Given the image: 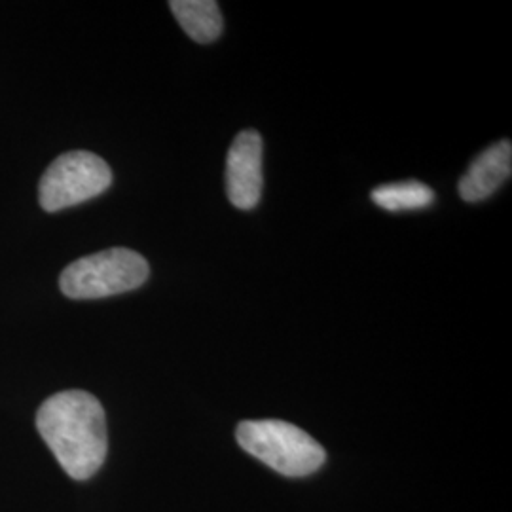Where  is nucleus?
<instances>
[{
    "label": "nucleus",
    "mask_w": 512,
    "mask_h": 512,
    "mask_svg": "<svg viewBox=\"0 0 512 512\" xmlns=\"http://www.w3.org/2000/svg\"><path fill=\"white\" fill-rule=\"evenodd\" d=\"M239 446L285 476H308L327 459L323 446L306 431L281 420L243 421Z\"/></svg>",
    "instance_id": "nucleus-2"
},
{
    "label": "nucleus",
    "mask_w": 512,
    "mask_h": 512,
    "mask_svg": "<svg viewBox=\"0 0 512 512\" xmlns=\"http://www.w3.org/2000/svg\"><path fill=\"white\" fill-rule=\"evenodd\" d=\"M435 200V192L427 184L418 181L385 184L372 192V202L391 213L414 211L429 207Z\"/></svg>",
    "instance_id": "nucleus-8"
},
{
    "label": "nucleus",
    "mask_w": 512,
    "mask_h": 512,
    "mask_svg": "<svg viewBox=\"0 0 512 512\" xmlns=\"http://www.w3.org/2000/svg\"><path fill=\"white\" fill-rule=\"evenodd\" d=\"M112 183L109 165L97 154L74 150L59 156L40 179L38 198L44 211H61L103 194Z\"/></svg>",
    "instance_id": "nucleus-4"
},
{
    "label": "nucleus",
    "mask_w": 512,
    "mask_h": 512,
    "mask_svg": "<svg viewBox=\"0 0 512 512\" xmlns=\"http://www.w3.org/2000/svg\"><path fill=\"white\" fill-rule=\"evenodd\" d=\"M173 16L184 33L200 44H211L222 35V14L213 0H173L169 2Z\"/></svg>",
    "instance_id": "nucleus-7"
},
{
    "label": "nucleus",
    "mask_w": 512,
    "mask_h": 512,
    "mask_svg": "<svg viewBox=\"0 0 512 512\" xmlns=\"http://www.w3.org/2000/svg\"><path fill=\"white\" fill-rule=\"evenodd\" d=\"M150 274L147 258L116 247L84 256L65 268L59 289L74 300H95L139 289Z\"/></svg>",
    "instance_id": "nucleus-3"
},
{
    "label": "nucleus",
    "mask_w": 512,
    "mask_h": 512,
    "mask_svg": "<svg viewBox=\"0 0 512 512\" xmlns=\"http://www.w3.org/2000/svg\"><path fill=\"white\" fill-rule=\"evenodd\" d=\"M512 145L511 141H501L494 147L486 148L467 173L459 181V196L465 202L476 203L490 198L495 190L511 179Z\"/></svg>",
    "instance_id": "nucleus-6"
},
{
    "label": "nucleus",
    "mask_w": 512,
    "mask_h": 512,
    "mask_svg": "<svg viewBox=\"0 0 512 512\" xmlns=\"http://www.w3.org/2000/svg\"><path fill=\"white\" fill-rule=\"evenodd\" d=\"M40 437L50 446L57 463L74 480L92 478L107 458V418L92 393L61 391L40 406Z\"/></svg>",
    "instance_id": "nucleus-1"
},
{
    "label": "nucleus",
    "mask_w": 512,
    "mask_h": 512,
    "mask_svg": "<svg viewBox=\"0 0 512 512\" xmlns=\"http://www.w3.org/2000/svg\"><path fill=\"white\" fill-rule=\"evenodd\" d=\"M262 137L255 129H243L226 158V194L238 209H255L262 196Z\"/></svg>",
    "instance_id": "nucleus-5"
}]
</instances>
